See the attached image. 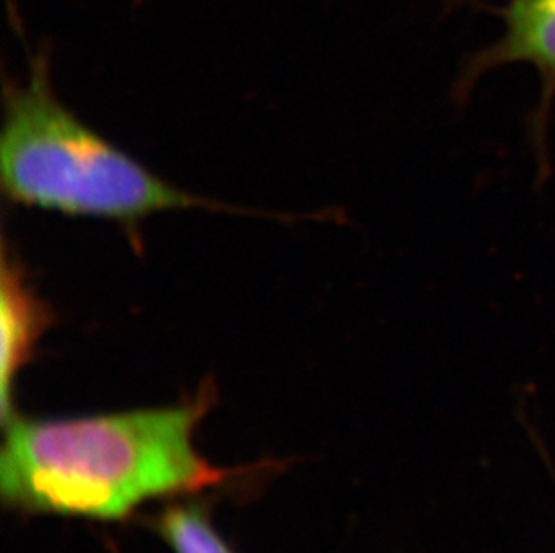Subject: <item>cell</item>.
I'll return each mask as SVG.
<instances>
[{
	"instance_id": "obj_5",
	"label": "cell",
	"mask_w": 555,
	"mask_h": 553,
	"mask_svg": "<svg viewBox=\"0 0 555 553\" xmlns=\"http://www.w3.org/2000/svg\"><path fill=\"white\" fill-rule=\"evenodd\" d=\"M157 532L173 553H234L199 505H173L158 516Z\"/></svg>"
},
{
	"instance_id": "obj_1",
	"label": "cell",
	"mask_w": 555,
	"mask_h": 553,
	"mask_svg": "<svg viewBox=\"0 0 555 553\" xmlns=\"http://www.w3.org/2000/svg\"><path fill=\"white\" fill-rule=\"evenodd\" d=\"M210 390L177 407L81 417L4 421L0 492L29 514L121 522L147 501L185 497L225 480L194 437Z\"/></svg>"
},
{
	"instance_id": "obj_3",
	"label": "cell",
	"mask_w": 555,
	"mask_h": 553,
	"mask_svg": "<svg viewBox=\"0 0 555 553\" xmlns=\"http://www.w3.org/2000/svg\"><path fill=\"white\" fill-rule=\"evenodd\" d=\"M502 38L462 62L451 89L456 105H464L483 74L511 63H527L538 70L541 94L530 117V139L540 175L548 172V119L555 98V0H508L502 10Z\"/></svg>"
},
{
	"instance_id": "obj_2",
	"label": "cell",
	"mask_w": 555,
	"mask_h": 553,
	"mask_svg": "<svg viewBox=\"0 0 555 553\" xmlns=\"http://www.w3.org/2000/svg\"><path fill=\"white\" fill-rule=\"evenodd\" d=\"M0 182L22 207L128 229L166 210H232L164 182L67 111L54 95L43 53L33 57L26 83L5 87Z\"/></svg>"
},
{
	"instance_id": "obj_4",
	"label": "cell",
	"mask_w": 555,
	"mask_h": 553,
	"mask_svg": "<svg viewBox=\"0 0 555 553\" xmlns=\"http://www.w3.org/2000/svg\"><path fill=\"white\" fill-rule=\"evenodd\" d=\"M51 314L43 303L27 284L18 265L8 254L2 259V284H0V330H2V355H0V394H2V423L10 419L13 410V387L22 366L31 358L33 349L43 331L48 330Z\"/></svg>"
}]
</instances>
